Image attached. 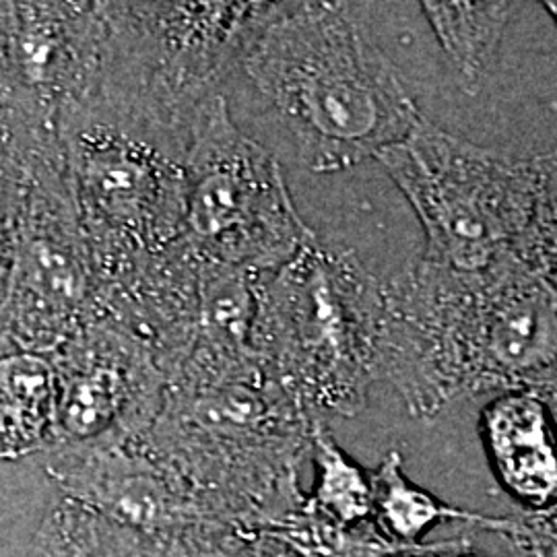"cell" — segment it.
Here are the masks:
<instances>
[{"label": "cell", "mask_w": 557, "mask_h": 557, "mask_svg": "<svg viewBox=\"0 0 557 557\" xmlns=\"http://www.w3.org/2000/svg\"><path fill=\"white\" fill-rule=\"evenodd\" d=\"M59 432V379L50 354L0 347V458L50 453Z\"/></svg>", "instance_id": "13"}, {"label": "cell", "mask_w": 557, "mask_h": 557, "mask_svg": "<svg viewBox=\"0 0 557 557\" xmlns=\"http://www.w3.org/2000/svg\"><path fill=\"white\" fill-rule=\"evenodd\" d=\"M50 356L59 379V432L52 450L139 438L151 430L163 405L165 374L143 335L112 317H100Z\"/></svg>", "instance_id": "11"}, {"label": "cell", "mask_w": 557, "mask_h": 557, "mask_svg": "<svg viewBox=\"0 0 557 557\" xmlns=\"http://www.w3.org/2000/svg\"><path fill=\"white\" fill-rule=\"evenodd\" d=\"M376 160L418 215L425 262L483 273L518 257L537 207L535 161L479 147L425 116Z\"/></svg>", "instance_id": "7"}, {"label": "cell", "mask_w": 557, "mask_h": 557, "mask_svg": "<svg viewBox=\"0 0 557 557\" xmlns=\"http://www.w3.org/2000/svg\"><path fill=\"white\" fill-rule=\"evenodd\" d=\"M184 172V242L199 262L269 275L319 238L277 158L239 131L225 96L200 112Z\"/></svg>", "instance_id": "8"}, {"label": "cell", "mask_w": 557, "mask_h": 557, "mask_svg": "<svg viewBox=\"0 0 557 557\" xmlns=\"http://www.w3.org/2000/svg\"><path fill=\"white\" fill-rule=\"evenodd\" d=\"M467 547H471L469 535L436 541V543H419L413 547H397L382 557H457Z\"/></svg>", "instance_id": "21"}, {"label": "cell", "mask_w": 557, "mask_h": 557, "mask_svg": "<svg viewBox=\"0 0 557 557\" xmlns=\"http://www.w3.org/2000/svg\"><path fill=\"white\" fill-rule=\"evenodd\" d=\"M218 557H299L277 539L255 533L234 539Z\"/></svg>", "instance_id": "20"}, {"label": "cell", "mask_w": 557, "mask_h": 557, "mask_svg": "<svg viewBox=\"0 0 557 557\" xmlns=\"http://www.w3.org/2000/svg\"><path fill=\"white\" fill-rule=\"evenodd\" d=\"M349 2H255L232 83L289 137L299 163L333 174L405 139L423 116Z\"/></svg>", "instance_id": "2"}, {"label": "cell", "mask_w": 557, "mask_h": 557, "mask_svg": "<svg viewBox=\"0 0 557 557\" xmlns=\"http://www.w3.org/2000/svg\"><path fill=\"white\" fill-rule=\"evenodd\" d=\"M64 494L135 539L145 557H218L244 535L139 438L101 440L48 453Z\"/></svg>", "instance_id": "9"}, {"label": "cell", "mask_w": 557, "mask_h": 557, "mask_svg": "<svg viewBox=\"0 0 557 557\" xmlns=\"http://www.w3.org/2000/svg\"><path fill=\"white\" fill-rule=\"evenodd\" d=\"M372 522L382 537L398 547L423 543L440 522H462L479 529L483 515L458 508L421 490L405 475L403 457L391 450L372 473Z\"/></svg>", "instance_id": "15"}, {"label": "cell", "mask_w": 557, "mask_h": 557, "mask_svg": "<svg viewBox=\"0 0 557 557\" xmlns=\"http://www.w3.org/2000/svg\"><path fill=\"white\" fill-rule=\"evenodd\" d=\"M312 423L257 361L168 380L147 442L221 518L255 535L308 496L299 469Z\"/></svg>", "instance_id": "4"}, {"label": "cell", "mask_w": 557, "mask_h": 557, "mask_svg": "<svg viewBox=\"0 0 557 557\" xmlns=\"http://www.w3.org/2000/svg\"><path fill=\"white\" fill-rule=\"evenodd\" d=\"M384 285L317 238L262 281L257 354L310 421L354 418L376 379Z\"/></svg>", "instance_id": "5"}, {"label": "cell", "mask_w": 557, "mask_h": 557, "mask_svg": "<svg viewBox=\"0 0 557 557\" xmlns=\"http://www.w3.org/2000/svg\"><path fill=\"white\" fill-rule=\"evenodd\" d=\"M479 436L499 485L527 510L557 502V428L547 398L496 393L479 416Z\"/></svg>", "instance_id": "12"}, {"label": "cell", "mask_w": 557, "mask_h": 557, "mask_svg": "<svg viewBox=\"0 0 557 557\" xmlns=\"http://www.w3.org/2000/svg\"><path fill=\"white\" fill-rule=\"evenodd\" d=\"M29 557H145L139 543L73 499L44 518Z\"/></svg>", "instance_id": "17"}, {"label": "cell", "mask_w": 557, "mask_h": 557, "mask_svg": "<svg viewBox=\"0 0 557 557\" xmlns=\"http://www.w3.org/2000/svg\"><path fill=\"white\" fill-rule=\"evenodd\" d=\"M384 304L376 379L416 418L487 391L557 398V289L520 257L483 273L421 260Z\"/></svg>", "instance_id": "1"}, {"label": "cell", "mask_w": 557, "mask_h": 557, "mask_svg": "<svg viewBox=\"0 0 557 557\" xmlns=\"http://www.w3.org/2000/svg\"><path fill=\"white\" fill-rule=\"evenodd\" d=\"M100 317V283L64 172L27 180L13 230L0 343L54 354Z\"/></svg>", "instance_id": "10"}, {"label": "cell", "mask_w": 557, "mask_h": 557, "mask_svg": "<svg viewBox=\"0 0 557 557\" xmlns=\"http://www.w3.org/2000/svg\"><path fill=\"white\" fill-rule=\"evenodd\" d=\"M262 535L285 543L299 557H382L398 547L380 535L374 522L343 527L319 512L308 496Z\"/></svg>", "instance_id": "18"}, {"label": "cell", "mask_w": 557, "mask_h": 557, "mask_svg": "<svg viewBox=\"0 0 557 557\" xmlns=\"http://www.w3.org/2000/svg\"><path fill=\"white\" fill-rule=\"evenodd\" d=\"M60 143L103 317L133 326L174 319L199 277L184 242L186 149L87 106L62 116Z\"/></svg>", "instance_id": "3"}, {"label": "cell", "mask_w": 557, "mask_h": 557, "mask_svg": "<svg viewBox=\"0 0 557 557\" xmlns=\"http://www.w3.org/2000/svg\"><path fill=\"white\" fill-rule=\"evenodd\" d=\"M457 557H487L485 554H478V552H473V547H467L462 554H458Z\"/></svg>", "instance_id": "22"}, {"label": "cell", "mask_w": 557, "mask_h": 557, "mask_svg": "<svg viewBox=\"0 0 557 557\" xmlns=\"http://www.w3.org/2000/svg\"><path fill=\"white\" fill-rule=\"evenodd\" d=\"M421 13L438 38L440 48L457 69L465 94H478L490 75L515 2H421Z\"/></svg>", "instance_id": "14"}, {"label": "cell", "mask_w": 557, "mask_h": 557, "mask_svg": "<svg viewBox=\"0 0 557 557\" xmlns=\"http://www.w3.org/2000/svg\"><path fill=\"white\" fill-rule=\"evenodd\" d=\"M310 458L317 469L308 502L343 527L372 522V475L337 444L324 421L312 423Z\"/></svg>", "instance_id": "16"}, {"label": "cell", "mask_w": 557, "mask_h": 557, "mask_svg": "<svg viewBox=\"0 0 557 557\" xmlns=\"http://www.w3.org/2000/svg\"><path fill=\"white\" fill-rule=\"evenodd\" d=\"M479 529L504 539L515 557H557V502L520 515L483 517Z\"/></svg>", "instance_id": "19"}, {"label": "cell", "mask_w": 557, "mask_h": 557, "mask_svg": "<svg viewBox=\"0 0 557 557\" xmlns=\"http://www.w3.org/2000/svg\"><path fill=\"white\" fill-rule=\"evenodd\" d=\"M98 81L77 106L188 151L200 112L230 87L255 2H98Z\"/></svg>", "instance_id": "6"}]
</instances>
